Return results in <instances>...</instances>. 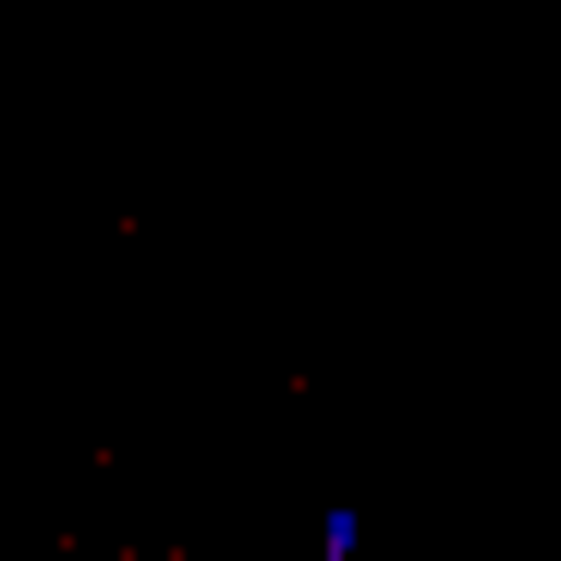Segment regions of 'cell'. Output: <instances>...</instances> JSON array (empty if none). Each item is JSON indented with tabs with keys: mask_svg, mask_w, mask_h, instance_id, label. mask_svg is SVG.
Returning a JSON list of instances; mask_svg holds the SVG:
<instances>
[{
	"mask_svg": "<svg viewBox=\"0 0 561 561\" xmlns=\"http://www.w3.org/2000/svg\"><path fill=\"white\" fill-rule=\"evenodd\" d=\"M318 561H354V501H330V513H318Z\"/></svg>",
	"mask_w": 561,
	"mask_h": 561,
	"instance_id": "cell-1",
	"label": "cell"
}]
</instances>
